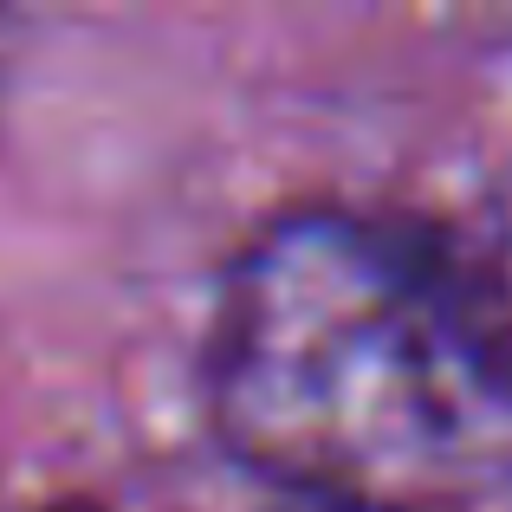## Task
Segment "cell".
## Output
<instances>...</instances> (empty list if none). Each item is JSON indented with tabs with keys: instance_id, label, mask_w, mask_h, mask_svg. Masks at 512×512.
I'll list each match as a JSON object with an SVG mask.
<instances>
[{
	"instance_id": "6da1fadb",
	"label": "cell",
	"mask_w": 512,
	"mask_h": 512,
	"mask_svg": "<svg viewBox=\"0 0 512 512\" xmlns=\"http://www.w3.org/2000/svg\"><path fill=\"white\" fill-rule=\"evenodd\" d=\"M201 396L221 448L286 500L441 512L512 480L487 292L357 208H292L234 253Z\"/></svg>"
},
{
	"instance_id": "7a4b0ae2",
	"label": "cell",
	"mask_w": 512,
	"mask_h": 512,
	"mask_svg": "<svg viewBox=\"0 0 512 512\" xmlns=\"http://www.w3.org/2000/svg\"><path fill=\"white\" fill-rule=\"evenodd\" d=\"M480 292H487V312L512 350V169H506L500 195H493V240H487V279H480Z\"/></svg>"
},
{
	"instance_id": "3957f363",
	"label": "cell",
	"mask_w": 512,
	"mask_h": 512,
	"mask_svg": "<svg viewBox=\"0 0 512 512\" xmlns=\"http://www.w3.org/2000/svg\"><path fill=\"white\" fill-rule=\"evenodd\" d=\"M279 512H376V506H331V500H286Z\"/></svg>"
},
{
	"instance_id": "277c9868",
	"label": "cell",
	"mask_w": 512,
	"mask_h": 512,
	"mask_svg": "<svg viewBox=\"0 0 512 512\" xmlns=\"http://www.w3.org/2000/svg\"><path fill=\"white\" fill-rule=\"evenodd\" d=\"M46 512H85V506H46Z\"/></svg>"
}]
</instances>
